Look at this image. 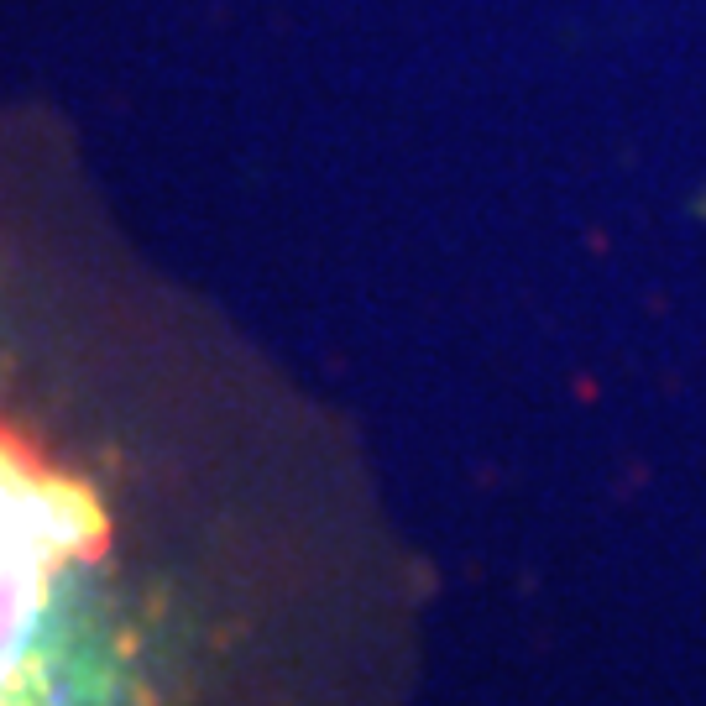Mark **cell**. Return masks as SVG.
<instances>
[{
  "label": "cell",
  "instance_id": "obj_1",
  "mask_svg": "<svg viewBox=\"0 0 706 706\" xmlns=\"http://www.w3.org/2000/svg\"><path fill=\"white\" fill-rule=\"evenodd\" d=\"M262 618L116 236L0 199V706H267Z\"/></svg>",
  "mask_w": 706,
  "mask_h": 706
}]
</instances>
